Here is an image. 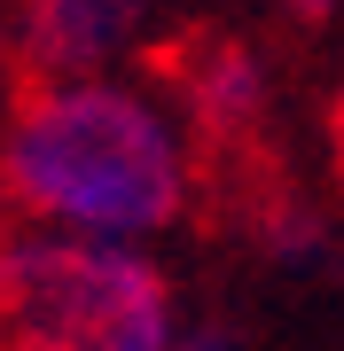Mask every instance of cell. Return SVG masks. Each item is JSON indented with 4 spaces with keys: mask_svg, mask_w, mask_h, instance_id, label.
I'll return each mask as SVG.
<instances>
[{
    "mask_svg": "<svg viewBox=\"0 0 344 351\" xmlns=\"http://www.w3.org/2000/svg\"><path fill=\"white\" fill-rule=\"evenodd\" d=\"M0 234H8V203H0Z\"/></svg>",
    "mask_w": 344,
    "mask_h": 351,
    "instance_id": "30bf717a",
    "label": "cell"
},
{
    "mask_svg": "<svg viewBox=\"0 0 344 351\" xmlns=\"http://www.w3.org/2000/svg\"><path fill=\"white\" fill-rule=\"evenodd\" d=\"M188 313L157 250L16 226L0 234V351H172Z\"/></svg>",
    "mask_w": 344,
    "mask_h": 351,
    "instance_id": "7a4b0ae2",
    "label": "cell"
},
{
    "mask_svg": "<svg viewBox=\"0 0 344 351\" xmlns=\"http://www.w3.org/2000/svg\"><path fill=\"white\" fill-rule=\"evenodd\" d=\"M172 351H242V336H227V328H211V320H188Z\"/></svg>",
    "mask_w": 344,
    "mask_h": 351,
    "instance_id": "52a82bcc",
    "label": "cell"
},
{
    "mask_svg": "<svg viewBox=\"0 0 344 351\" xmlns=\"http://www.w3.org/2000/svg\"><path fill=\"white\" fill-rule=\"evenodd\" d=\"M204 133L141 71H32L0 110V203L16 226L157 250L196 219Z\"/></svg>",
    "mask_w": 344,
    "mask_h": 351,
    "instance_id": "6da1fadb",
    "label": "cell"
},
{
    "mask_svg": "<svg viewBox=\"0 0 344 351\" xmlns=\"http://www.w3.org/2000/svg\"><path fill=\"white\" fill-rule=\"evenodd\" d=\"M165 86L180 94V110L204 133V149L211 141H251L274 117V63L251 39H204V47H188Z\"/></svg>",
    "mask_w": 344,
    "mask_h": 351,
    "instance_id": "277c9868",
    "label": "cell"
},
{
    "mask_svg": "<svg viewBox=\"0 0 344 351\" xmlns=\"http://www.w3.org/2000/svg\"><path fill=\"white\" fill-rule=\"evenodd\" d=\"M32 71H126L165 24V0H8Z\"/></svg>",
    "mask_w": 344,
    "mask_h": 351,
    "instance_id": "3957f363",
    "label": "cell"
},
{
    "mask_svg": "<svg viewBox=\"0 0 344 351\" xmlns=\"http://www.w3.org/2000/svg\"><path fill=\"white\" fill-rule=\"evenodd\" d=\"M282 16H290V24H336L344 16V0H274Z\"/></svg>",
    "mask_w": 344,
    "mask_h": 351,
    "instance_id": "ba28073f",
    "label": "cell"
},
{
    "mask_svg": "<svg viewBox=\"0 0 344 351\" xmlns=\"http://www.w3.org/2000/svg\"><path fill=\"white\" fill-rule=\"evenodd\" d=\"M266 250L282 265H313L329 250V219H321L313 203H290V211H274V226H266Z\"/></svg>",
    "mask_w": 344,
    "mask_h": 351,
    "instance_id": "5b68a950",
    "label": "cell"
},
{
    "mask_svg": "<svg viewBox=\"0 0 344 351\" xmlns=\"http://www.w3.org/2000/svg\"><path fill=\"white\" fill-rule=\"evenodd\" d=\"M16 63H24V39H16V8L0 0V110H8V94H16Z\"/></svg>",
    "mask_w": 344,
    "mask_h": 351,
    "instance_id": "8992f818",
    "label": "cell"
},
{
    "mask_svg": "<svg viewBox=\"0 0 344 351\" xmlns=\"http://www.w3.org/2000/svg\"><path fill=\"white\" fill-rule=\"evenodd\" d=\"M329 156H336V180H344V78L329 94Z\"/></svg>",
    "mask_w": 344,
    "mask_h": 351,
    "instance_id": "9c48e42d",
    "label": "cell"
}]
</instances>
